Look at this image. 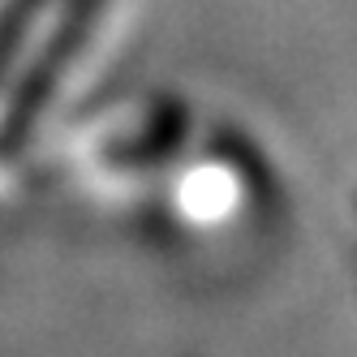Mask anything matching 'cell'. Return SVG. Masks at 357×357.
Instances as JSON below:
<instances>
[{
    "label": "cell",
    "mask_w": 357,
    "mask_h": 357,
    "mask_svg": "<svg viewBox=\"0 0 357 357\" xmlns=\"http://www.w3.org/2000/svg\"><path fill=\"white\" fill-rule=\"evenodd\" d=\"M172 168H176L172 211L198 237H241L254 233L275 211L280 194L275 172L263 151L237 130H215L194 151L185 142Z\"/></svg>",
    "instance_id": "obj_1"
},
{
    "label": "cell",
    "mask_w": 357,
    "mask_h": 357,
    "mask_svg": "<svg viewBox=\"0 0 357 357\" xmlns=\"http://www.w3.org/2000/svg\"><path fill=\"white\" fill-rule=\"evenodd\" d=\"M104 5H108V0H69V9H65V17H61L56 35L47 39L39 65L31 69V78L22 82V91H17V99H13V112H9V121H5V138H9V142H22V138H26L31 121L47 108V99H52V91L61 86L65 69H69L73 56H78L82 47L91 43V31H95L99 13H104Z\"/></svg>",
    "instance_id": "obj_2"
},
{
    "label": "cell",
    "mask_w": 357,
    "mask_h": 357,
    "mask_svg": "<svg viewBox=\"0 0 357 357\" xmlns=\"http://www.w3.org/2000/svg\"><path fill=\"white\" fill-rule=\"evenodd\" d=\"M43 9V0H13L9 5V13L0 17V69L9 65V56L17 52V43H22V35H26V26H31V17Z\"/></svg>",
    "instance_id": "obj_3"
},
{
    "label": "cell",
    "mask_w": 357,
    "mask_h": 357,
    "mask_svg": "<svg viewBox=\"0 0 357 357\" xmlns=\"http://www.w3.org/2000/svg\"><path fill=\"white\" fill-rule=\"evenodd\" d=\"M349 224H353V233H349V237H353V250H357V198H353V215H349Z\"/></svg>",
    "instance_id": "obj_4"
}]
</instances>
